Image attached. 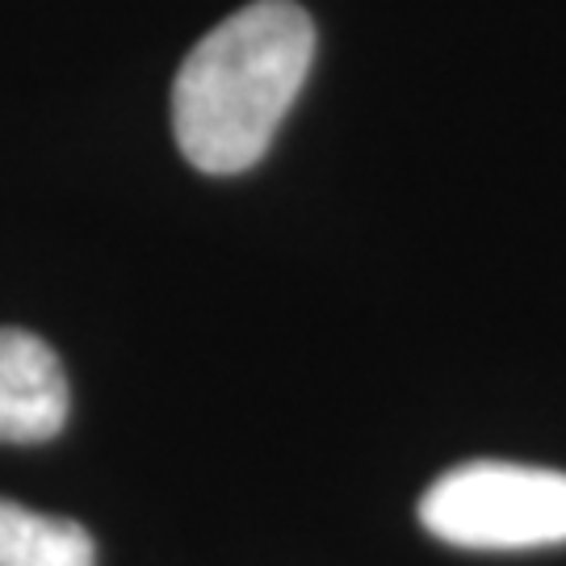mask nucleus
Returning <instances> with one entry per match:
<instances>
[{
    "instance_id": "obj_1",
    "label": "nucleus",
    "mask_w": 566,
    "mask_h": 566,
    "mask_svg": "<svg viewBox=\"0 0 566 566\" xmlns=\"http://www.w3.org/2000/svg\"><path fill=\"white\" fill-rule=\"evenodd\" d=\"M315 60V21L294 0H256L219 21L172 84V135L206 177H235L269 151Z\"/></svg>"
},
{
    "instance_id": "obj_4",
    "label": "nucleus",
    "mask_w": 566,
    "mask_h": 566,
    "mask_svg": "<svg viewBox=\"0 0 566 566\" xmlns=\"http://www.w3.org/2000/svg\"><path fill=\"white\" fill-rule=\"evenodd\" d=\"M0 566H97L84 525L0 500Z\"/></svg>"
},
{
    "instance_id": "obj_3",
    "label": "nucleus",
    "mask_w": 566,
    "mask_h": 566,
    "mask_svg": "<svg viewBox=\"0 0 566 566\" xmlns=\"http://www.w3.org/2000/svg\"><path fill=\"white\" fill-rule=\"evenodd\" d=\"M72 390L55 348L34 332L0 327V446H42L60 437Z\"/></svg>"
},
{
    "instance_id": "obj_2",
    "label": "nucleus",
    "mask_w": 566,
    "mask_h": 566,
    "mask_svg": "<svg viewBox=\"0 0 566 566\" xmlns=\"http://www.w3.org/2000/svg\"><path fill=\"white\" fill-rule=\"evenodd\" d=\"M420 525L458 549H542L566 542V474L516 462H465L420 500Z\"/></svg>"
}]
</instances>
